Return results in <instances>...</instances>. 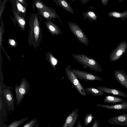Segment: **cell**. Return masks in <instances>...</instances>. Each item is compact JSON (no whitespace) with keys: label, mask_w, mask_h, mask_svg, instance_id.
I'll use <instances>...</instances> for the list:
<instances>
[{"label":"cell","mask_w":127,"mask_h":127,"mask_svg":"<svg viewBox=\"0 0 127 127\" xmlns=\"http://www.w3.org/2000/svg\"><path fill=\"white\" fill-rule=\"evenodd\" d=\"M29 26L30 28L29 39L34 44L37 45L41 39V33L40 22L36 14L34 13L31 15Z\"/></svg>","instance_id":"1"},{"label":"cell","mask_w":127,"mask_h":127,"mask_svg":"<svg viewBox=\"0 0 127 127\" xmlns=\"http://www.w3.org/2000/svg\"><path fill=\"white\" fill-rule=\"evenodd\" d=\"M72 55L77 62L83 65L84 68L87 67L97 72H101L102 71L100 64L95 59L84 54H73Z\"/></svg>","instance_id":"2"},{"label":"cell","mask_w":127,"mask_h":127,"mask_svg":"<svg viewBox=\"0 0 127 127\" xmlns=\"http://www.w3.org/2000/svg\"><path fill=\"white\" fill-rule=\"evenodd\" d=\"M10 89L13 88L6 86L3 82L0 83V92L5 99L6 107L10 113V111H14L15 107L13 95Z\"/></svg>","instance_id":"3"},{"label":"cell","mask_w":127,"mask_h":127,"mask_svg":"<svg viewBox=\"0 0 127 127\" xmlns=\"http://www.w3.org/2000/svg\"><path fill=\"white\" fill-rule=\"evenodd\" d=\"M65 73L68 79L74 86L76 90L81 95L84 96L87 95L86 93L84 90V87L83 86L75 74L71 65H67L65 68Z\"/></svg>","instance_id":"4"},{"label":"cell","mask_w":127,"mask_h":127,"mask_svg":"<svg viewBox=\"0 0 127 127\" xmlns=\"http://www.w3.org/2000/svg\"><path fill=\"white\" fill-rule=\"evenodd\" d=\"M30 85L28 81L23 78L19 86L16 84L15 88L17 104L18 105L25 95L28 92Z\"/></svg>","instance_id":"5"},{"label":"cell","mask_w":127,"mask_h":127,"mask_svg":"<svg viewBox=\"0 0 127 127\" xmlns=\"http://www.w3.org/2000/svg\"><path fill=\"white\" fill-rule=\"evenodd\" d=\"M68 22L71 31L78 40L85 45L88 46V39L83 30L77 23L69 21Z\"/></svg>","instance_id":"6"},{"label":"cell","mask_w":127,"mask_h":127,"mask_svg":"<svg viewBox=\"0 0 127 127\" xmlns=\"http://www.w3.org/2000/svg\"><path fill=\"white\" fill-rule=\"evenodd\" d=\"M127 49V43L123 41L119 44L112 51L110 56V60L111 62L119 59L126 52Z\"/></svg>","instance_id":"7"},{"label":"cell","mask_w":127,"mask_h":127,"mask_svg":"<svg viewBox=\"0 0 127 127\" xmlns=\"http://www.w3.org/2000/svg\"><path fill=\"white\" fill-rule=\"evenodd\" d=\"M72 69L78 79L86 81L102 80L101 78L91 73L78 69Z\"/></svg>","instance_id":"8"},{"label":"cell","mask_w":127,"mask_h":127,"mask_svg":"<svg viewBox=\"0 0 127 127\" xmlns=\"http://www.w3.org/2000/svg\"><path fill=\"white\" fill-rule=\"evenodd\" d=\"M38 13L46 20H52L54 21L57 18L58 19L62 24L64 26L60 16L53 8L49 7L47 9L42 10H38Z\"/></svg>","instance_id":"9"},{"label":"cell","mask_w":127,"mask_h":127,"mask_svg":"<svg viewBox=\"0 0 127 127\" xmlns=\"http://www.w3.org/2000/svg\"><path fill=\"white\" fill-rule=\"evenodd\" d=\"M0 127H6L7 125L3 123V122L6 119L7 115L6 108L7 107L5 99L0 92Z\"/></svg>","instance_id":"10"},{"label":"cell","mask_w":127,"mask_h":127,"mask_svg":"<svg viewBox=\"0 0 127 127\" xmlns=\"http://www.w3.org/2000/svg\"><path fill=\"white\" fill-rule=\"evenodd\" d=\"M79 108L72 110L67 117L62 127H73L78 118Z\"/></svg>","instance_id":"11"},{"label":"cell","mask_w":127,"mask_h":127,"mask_svg":"<svg viewBox=\"0 0 127 127\" xmlns=\"http://www.w3.org/2000/svg\"><path fill=\"white\" fill-rule=\"evenodd\" d=\"M107 122L112 124L127 126V114L124 113L113 117Z\"/></svg>","instance_id":"12"},{"label":"cell","mask_w":127,"mask_h":127,"mask_svg":"<svg viewBox=\"0 0 127 127\" xmlns=\"http://www.w3.org/2000/svg\"><path fill=\"white\" fill-rule=\"evenodd\" d=\"M97 107L104 108L109 109L127 110V100H124L122 102L115 104L107 105L103 104H94Z\"/></svg>","instance_id":"13"},{"label":"cell","mask_w":127,"mask_h":127,"mask_svg":"<svg viewBox=\"0 0 127 127\" xmlns=\"http://www.w3.org/2000/svg\"><path fill=\"white\" fill-rule=\"evenodd\" d=\"M115 78L118 82L127 89V74L123 70H116L114 72Z\"/></svg>","instance_id":"14"},{"label":"cell","mask_w":127,"mask_h":127,"mask_svg":"<svg viewBox=\"0 0 127 127\" xmlns=\"http://www.w3.org/2000/svg\"><path fill=\"white\" fill-rule=\"evenodd\" d=\"M12 10L17 13L20 16L25 17L26 15V8L17 0H12Z\"/></svg>","instance_id":"15"},{"label":"cell","mask_w":127,"mask_h":127,"mask_svg":"<svg viewBox=\"0 0 127 127\" xmlns=\"http://www.w3.org/2000/svg\"><path fill=\"white\" fill-rule=\"evenodd\" d=\"M46 26L51 34L54 36L60 35L61 31L59 27L51 20H46L45 21Z\"/></svg>","instance_id":"16"},{"label":"cell","mask_w":127,"mask_h":127,"mask_svg":"<svg viewBox=\"0 0 127 127\" xmlns=\"http://www.w3.org/2000/svg\"><path fill=\"white\" fill-rule=\"evenodd\" d=\"M96 88L104 92L110 94L127 97V95L123 92L118 89L114 88H110L103 87H97Z\"/></svg>","instance_id":"17"},{"label":"cell","mask_w":127,"mask_h":127,"mask_svg":"<svg viewBox=\"0 0 127 127\" xmlns=\"http://www.w3.org/2000/svg\"><path fill=\"white\" fill-rule=\"evenodd\" d=\"M56 5L60 6L67 11L72 14L74 12L73 9L66 0H53Z\"/></svg>","instance_id":"18"},{"label":"cell","mask_w":127,"mask_h":127,"mask_svg":"<svg viewBox=\"0 0 127 127\" xmlns=\"http://www.w3.org/2000/svg\"><path fill=\"white\" fill-rule=\"evenodd\" d=\"M14 19L19 26L23 30L25 29L26 24V19L25 17H22L16 12L12 10Z\"/></svg>","instance_id":"19"},{"label":"cell","mask_w":127,"mask_h":127,"mask_svg":"<svg viewBox=\"0 0 127 127\" xmlns=\"http://www.w3.org/2000/svg\"><path fill=\"white\" fill-rule=\"evenodd\" d=\"M84 90L88 94H90L95 96L103 95L104 94V92L103 91L94 87L84 88Z\"/></svg>","instance_id":"20"},{"label":"cell","mask_w":127,"mask_h":127,"mask_svg":"<svg viewBox=\"0 0 127 127\" xmlns=\"http://www.w3.org/2000/svg\"><path fill=\"white\" fill-rule=\"evenodd\" d=\"M108 16L117 18H121V20L125 21L127 19V10L122 13L115 11H112L109 12Z\"/></svg>","instance_id":"21"},{"label":"cell","mask_w":127,"mask_h":127,"mask_svg":"<svg viewBox=\"0 0 127 127\" xmlns=\"http://www.w3.org/2000/svg\"><path fill=\"white\" fill-rule=\"evenodd\" d=\"M33 1L32 5L33 11L35 8L38 10H42L47 9L49 7L40 0H33Z\"/></svg>","instance_id":"22"},{"label":"cell","mask_w":127,"mask_h":127,"mask_svg":"<svg viewBox=\"0 0 127 127\" xmlns=\"http://www.w3.org/2000/svg\"><path fill=\"white\" fill-rule=\"evenodd\" d=\"M124 100L118 97L112 96L111 95H107L104 99V102L108 103L117 104L123 102Z\"/></svg>","instance_id":"23"},{"label":"cell","mask_w":127,"mask_h":127,"mask_svg":"<svg viewBox=\"0 0 127 127\" xmlns=\"http://www.w3.org/2000/svg\"><path fill=\"white\" fill-rule=\"evenodd\" d=\"M82 15L85 19H88L90 21H97V16L95 13L92 11H88L83 12Z\"/></svg>","instance_id":"24"},{"label":"cell","mask_w":127,"mask_h":127,"mask_svg":"<svg viewBox=\"0 0 127 127\" xmlns=\"http://www.w3.org/2000/svg\"><path fill=\"white\" fill-rule=\"evenodd\" d=\"M29 117L24 118L19 121L16 120L14 121L8 125H7L6 127H19L21 124L28 119Z\"/></svg>","instance_id":"25"},{"label":"cell","mask_w":127,"mask_h":127,"mask_svg":"<svg viewBox=\"0 0 127 127\" xmlns=\"http://www.w3.org/2000/svg\"><path fill=\"white\" fill-rule=\"evenodd\" d=\"M47 58L48 60L51 64L54 69L56 70L55 65L58 64V61L57 59L55 58L51 52L48 54Z\"/></svg>","instance_id":"26"},{"label":"cell","mask_w":127,"mask_h":127,"mask_svg":"<svg viewBox=\"0 0 127 127\" xmlns=\"http://www.w3.org/2000/svg\"><path fill=\"white\" fill-rule=\"evenodd\" d=\"M94 117L92 114L90 113L86 115L84 117V123L85 126H87L91 122Z\"/></svg>","instance_id":"27"},{"label":"cell","mask_w":127,"mask_h":127,"mask_svg":"<svg viewBox=\"0 0 127 127\" xmlns=\"http://www.w3.org/2000/svg\"><path fill=\"white\" fill-rule=\"evenodd\" d=\"M37 121L36 118L32 120L30 122L26 124L23 127H34L36 125Z\"/></svg>","instance_id":"28"},{"label":"cell","mask_w":127,"mask_h":127,"mask_svg":"<svg viewBox=\"0 0 127 127\" xmlns=\"http://www.w3.org/2000/svg\"><path fill=\"white\" fill-rule=\"evenodd\" d=\"M11 1L12 0H9ZM26 8H27V4L26 0H17Z\"/></svg>","instance_id":"29"},{"label":"cell","mask_w":127,"mask_h":127,"mask_svg":"<svg viewBox=\"0 0 127 127\" xmlns=\"http://www.w3.org/2000/svg\"><path fill=\"white\" fill-rule=\"evenodd\" d=\"M9 44L12 46H15L16 45V43L15 41L13 39H9Z\"/></svg>","instance_id":"30"},{"label":"cell","mask_w":127,"mask_h":127,"mask_svg":"<svg viewBox=\"0 0 127 127\" xmlns=\"http://www.w3.org/2000/svg\"><path fill=\"white\" fill-rule=\"evenodd\" d=\"M100 127L99 124L97 121L96 120H95L94 122L93 123V124L91 126V127Z\"/></svg>","instance_id":"31"},{"label":"cell","mask_w":127,"mask_h":127,"mask_svg":"<svg viewBox=\"0 0 127 127\" xmlns=\"http://www.w3.org/2000/svg\"><path fill=\"white\" fill-rule=\"evenodd\" d=\"M102 4L105 6H106L109 2V0H101Z\"/></svg>","instance_id":"32"},{"label":"cell","mask_w":127,"mask_h":127,"mask_svg":"<svg viewBox=\"0 0 127 127\" xmlns=\"http://www.w3.org/2000/svg\"><path fill=\"white\" fill-rule=\"evenodd\" d=\"M90 0H80L81 3L83 4H85L89 2Z\"/></svg>","instance_id":"33"},{"label":"cell","mask_w":127,"mask_h":127,"mask_svg":"<svg viewBox=\"0 0 127 127\" xmlns=\"http://www.w3.org/2000/svg\"><path fill=\"white\" fill-rule=\"evenodd\" d=\"M76 127H82V126L81 125L80 121H78L77 122V124L76 126Z\"/></svg>","instance_id":"34"},{"label":"cell","mask_w":127,"mask_h":127,"mask_svg":"<svg viewBox=\"0 0 127 127\" xmlns=\"http://www.w3.org/2000/svg\"><path fill=\"white\" fill-rule=\"evenodd\" d=\"M124 0H119V2H121L123 1Z\"/></svg>","instance_id":"35"},{"label":"cell","mask_w":127,"mask_h":127,"mask_svg":"<svg viewBox=\"0 0 127 127\" xmlns=\"http://www.w3.org/2000/svg\"><path fill=\"white\" fill-rule=\"evenodd\" d=\"M38 124H37L36 125L34 126V127H38V125H37Z\"/></svg>","instance_id":"36"},{"label":"cell","mask_w":127,"mask_h":127,"mask_svg":"<svg viewBox=\"0 0 127 127\" xmlns=\"http://www.w3.org/2000/svg\"><path fill=\"white\" fill-rule=\"evenodd\" d=\"M70 0V1H75V0Z\"/></svg>","instance_id":"37"}]
</instances>
